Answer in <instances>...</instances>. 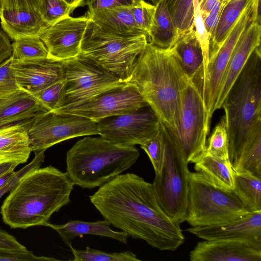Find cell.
<instances>
[{
  "mask_svg": "<svg viewBox=\"0 0 261 261\" xmlns=\"http://www.w3.org/2000/svg\"><path fill=\"white\" fill-rule=\"evenodd\" d=\"M259 2L260 0H251L252 8L251 20L260 23V17L259 14Z\"/></svg>",
  "mask_w": 261,
  "mask_h": 261,
  "instance_id": "49",
  "label": "cell"
},
{
  "mask_svg": "<svg viewBox=\"0 0 261 261\" xmlns=\"http://www.w3.org/2000/svg\"><path fill=\"white\" fill-rule=\"evenodd\" d=\"M202 0H198L199 3L200 4Z\"/></svg>",
  "mask_w": 261,
  "mask_h": 261,
  "instance_id": "56",
  "label": "cell"
},
{
  "mask_svg": "<svg viewBox=\"0 0 261 261\" xmlns=\"http://www.w3.org/2000/svg\"><path fill=\"white\" fill-rule=\"evenodd\" d=\"M64 84L63 79L32 95L47 111H55L60 107Z\"/></svg>",
  "mask_w": 261,
  "mask_h": 261,
  "instance_id": "38",
  "label": "cell"
},
{
  "mask_svg": "<svg viewBox=\"0 0 261 261\" xmlns=\"http://www.w3.org/2000/svg\"><path fill=\"white\" fill-rule=\"evenodd\" d=\"M130 10L136 23L148 38L154 18L155 6L142 0L130 6Z\"/></svg>",
  "mask_w": 261,
  "mask_h": 261,
  "instance_id": "39",
  "label": "cell"
},
{
  "mask_svg": "<svg viewBox=\"0 0 261 261\" xmlns=\"http://www.w3.org/2000/svg\"><path fill=\"white\" fill-rule=\"evenodd\" d=\"M251 0L220 46L209 56L206 81L202 97L206 115V124L210 128L215 111L218 87L233 48L240 36L251 21Z\"/></svg>",
  "mask_w": 261,
  "mask_h": 261,
  "instance_id": "14",
  "label": "cell"
},
{
  "mask_svg": "<svg viewBox=\"0 0 261 261\" xmlns=\"http://www.w3.org/2000/svg\"><path fill=\"white\" fill-rule=\"evenodd\" d=\"M33 118L0 128V164L27 162L32 152L28 130Z\"/></svg>",
  "mask_w": 261,
  "mask_h": 261,
  "instance_id": "20",
  "label": "cell"
},
{
  "mask_svg": "<svg viewBox=\"0 0 261 261\" xmlns=\"http://www.w3.org/2000/svg\"><path fill=\"white\" fill-rule=\"evenodd\" d=\"M61 61L65 84L59 109L81 104L126 84L79 55Z\"/></svg>",
  "mask_w": 261,
  "mask_h": 261,
  "instance_id": "9",
  "label": "cell"
},
{
  "mask_svg": "<svg viewBox=\"0 0 261 261\" xmlns=\"http://www.w3.org/2000/svg\"><path fill=\"white\" fill-rule=\"evenodd\" d=\"M171 48L188 77L202 94L204 77L203 57L195 30L179 34Z\"/></svg>",
  "mask_w": 261,
  "mask_h": 261,
  "instance_id": "21",
  "label": "cell"
},
{
  "mask_svg": "<svg viewBox=\"0 0 261 261\" xmlns=\"http://www.w3.org/2000/svg\"><path fill=\"white\" fill-rule=\"evenodd\" d=\"M89 197L105 220L128 237L162 251L176 250L184 243L180 224L161 207L152 184L137 174H119Z\"/></svg>",
  "mask_w": 261,
  "mask_h": 261,
  "instance_id": "1",
  "label": "cell"
},
{
  "mask_svg": "<svg viewBox=\"0 0 261 261\" xmlns=\"http://www.w3.org/2000/svg\"><path fill=\"white\" fill-rule=\"evenodd\" d=\"M250 1L229 0L226 2L210 41L209 56L222 44Z\"/></svg>",
  "mask_w": 261,
  "mask_h": 261,
  "instance_id": "30",
  "label": "cell"
},
{
  "mask_svg": "<svg viewBox=\"0 0 261 261\" xmlns=\"http://www.w3.org/2000/svg\"><path fill=\"white\" fill-rule=\"evenodd\" d=\"M44 151L34 152L35 157L28 165L20 170L15 172L14 175L8 182L0 188V198L6 193L10 192L18 183L19 180L31 170L40 167L44 162L45 155Z\"/></svg>",
  "mask_w": 261,
  "mask_h": 261,
  "instance_id": "41",
  "label": "cell"
},
{
  "mask_svg": "<svg viewBox=\"0 0 261 261\" xmlns=\"http://www.w3.org/2000/svg\"><path fill=\"white\" fill-rule=\"evenodd\" d=\"M231 164L234 172L249 173L261 178V119L251 126Z\"/></svg>",
  "mask_w": 261,
  "mask_h": 261,
  "instance_id": "26",
  "label": "cell"
},
{
  "mask_svg": "<svg viewBox=\"0 0 261 261\" xmlns=\"http://www.w3.org/2000/svg\"><path fill=\"white\" fill-rule=\"evenodd\" d=\"M229 142L230 163L238 154L246 135L261 119L260 46L252 53L227 94L222 107Z\"/></svg>",
  "mask_w": 261,
  "mask_h": 261,
  "instance_id": "5",
  "label": "cell"
},
{
  "mask_svg": "<svg viewBox=\"0 0 261 261\" xmlns=\"http://www.w3.org/2000/svg\"><path fill=\"white\" fill-rule=\"evenodd\" d=\"M189 79L171 47L162 48L148 42L124 82L135 86L160 121L176 132L182 90Z\"/></svg>",
  "mask_w": 261,
  "mask_h": 261,
  "instance_id": "2",
  "label": "cell"
},
{
  "mask_svg": "<svg viewBox=\"0 0 261 261\" xmlns=\"http://www.w3.org/2000/svg\"><path fill=\"white\" fill-rule=\"evenodd\" d=\"M225 3L226 2H221L202 18L205 28L210 36V40L213 37L220 14Z\"/></svg>",
  "mask_w": 261,
  "mask_h": 261,
  "instance_id": "44",
  "label": "cell"
},
{
  "mask_svg": "<svg viewBox=\"0 0 261 261\" xmlns=\"http://www.w3.org/2000/svg\"><path fill=\"white\" fill-rule=\"evenodd\" d=\"M168 130L188 164L195 163L206 152L210 129L206 124L205 109L202 94L190 79L182 90L178 129Z\"/></svg>",
  "mask_w": 261,
  "mask_h": 261,
  "instance_id": "10",
  "label": "cell"
},
{
  "mask_svg": "<svg viewBox=\"0 0 261 261\" xmlns=\"http://www.w3.org/2000/svg\"><path fill=\"white\" fill-rule=\"evenodd\" d=\"M3 8L36 10L39 12L40 0H2Z\"/></svg>",
  "mask_w": 261,
  "mask_h": 261,
  "instance_id": "45",
  "label": "cell"
},
{
  "mask_svg": "<svg viewBox=\"0 0 261 261\" xmlns=\"http://www.w3.org/2000/svg\"><path fill=\"white\" fill-rule=\"evenodd\" d=\"M194 164L195 170L213 185L232 191L234 171L229 160H220L205 152Z\"/></svg>",
  "mask_w": 261,
  "mask_h": 261,
  "instance_id": "27",
  "label": "cell"
},
{
  "mask_svg": "<svg viewBox=\"0 0 261 261\" xmlns=\"http://www.w3.org/2000/svg\"><path fill=\"white\" fill-rule=\"evenodd\" d=\"M193 2L194 10V30L196 37L201 45L203 57V87L206 79L208 64L210 36L204 24L199 1L198 0H193Z\"/></svg>",
  "mask_w": 261,
  "mask_h": 261,
  "instance_id": "36",
  "label": "cell"
},
{
  "mask_svg": "<svg viewBox=\"0 0 261 261\" xmlns=\"http://www.w3.org/2000/svg\"><path fill=\"white\" fill-rule=\"evenodd\" d=\"M0 248L25 250L27 248L8 232L0 228Z\"/></svg>",
  "mask_w": 261,
  "mask_h": 261,
  "instance_id": "46",
  "label": "cell"
},
{
  "mask_svg": "<svg viewBox=\"0 0 261 261\" xmlns=\"http://www.w3.org/2000/svg\"><path fill=\"white\" fill-rule=\"evenodd\" d=\"M12 48L9 37L0 29V65L12 56Z\"/></svg>",
  "mask_w": 261,
  "mask_h": 261,
  "instance_id": "47",
  "label": "cell"
},
{
  "mask_svg": "<svg viewBox=\"0 0 261 261\" xmlns=\"http://www.w3.org/2000/svg\"><path fill=\"white\" fill-rule=\"evenodd\" d=\"M154 5H156L160 0H151Z\"/></svg>",
  "mask_w": 261,
  "mask_h": 261,
  "instance_id": "53",
  "label": "cell"
},
{
  "mask_svg": "<svg viewBox=\"0 0 261 261\" xmlns=\"http://www.w3.org/2000/svg\"><path fill=\"white\" fill-rule=\"evenodd\" d=\"M147 43L145 35L134 37L115 35L102 30L90 19L79 56L124 82Z\"/></svg>",
  "mask_w": 261,
  "mask_h": 261,
  "instance_id": "6",
  "label": "cell"
},
{
  "mask_svg": "<svg viewBox=\"0 0 261 261\" xmlns=\"http://www.w3.org/2000/svg\"><path fill=\"white\" fill-rule=\"evenodd\" d=\"M198 242L190 251L191 261H260L261 246L236 239Z\"/></svg>",
  "mask_w": 261,
  "mask_h": 261,
  "instance_id": "18",
  "label": "cell"
},
{
  "mask_svg": "<svg viewBox=\"0 0 261 261\" xmlns=\"http://www.w3.org/2000/svg\"><path fill=\"white\" fill-rule=\"evenodd\" d=\"M155 6L154 18L148 42L162 48H171L179 36V31L172 20L165 0H160Z\"/></svg>",
  "mask_w": 261,
  "mask_h": 261,
  "instance_id": "28",
  "label": "cell"
},
{
  "mask_svg": "<svg viewBox=\"0 0 261 261\" xmlns=\"http://www.w3.org/2000/svg\"><path fill=\"white\" fill-rule=\"evenodd\" d=\"M222 2V0H202L199 4L202 18Z\"/></svg>",
  "mask_w": 261,
  "mask_h": 261,
  "instance_id": "48",
  "label": "cell"
},
{
  "mask_svg": "<svg viewBox=\"0 0 261 261\" xmlns=\"http://www.w3.org/2000/svg\"><path fill=\"white\" fill-rule=\"evenodd\" d=\"M0 260L11 261H54V257L38 256L30 251L0 248Z\"/></svg>",
  "mask_w": 261,
  "mask_h": 261,
  "instance_id": "42",
  "label": "cell"
},
{
  "mask_svg": "<svg viewBox=\"0 0 261 261\" xmlns=\"http://www.w3.org/2000/svg\"><path fill=\"white\" fill-rule=\"evenodd\" d=\"M148 105L134 85H124L107 91L79 105L55 111L88 118L95 122L112 116L126 113Z\"/></svg>",
  "mask_w": 261,
  "mask_h": 261,
  "instance_id": "13",
  "label": "cell"
},
{
  "mask_svg": "<svg viewBox=\"0 0 261 261\" xmlns=\"http://www.w3.org/2000/svg\"><path fill=\"white\" fill-rule=\"evenodd\" d=\"M12 57L13 60H21L48 57L47 49L39 37L29 36L14 40Z\"/></svg>",
  "mask_w": 261,
  "mask_h": 261,
  "instance_id": "32",
  "label": "cell"
},
{
  "mask_svg": "<svg viewBox=\"0 0 261 261\" xmlns=\"http://www.w3.org/2000/svg\"><path fill=\"white\" fill-rule=\"evenodd\" d=\"M164 158L160 171L155 174L153 191L161 207L173 221L181 224L188 213L191 172L188 163L161 121Z\"/></svg>",
  "mask_w": 261,
  "mask_h": 261,
  "instance_id": "7",
  "label": "cell"
},
{
  "mask_svg": "<svg viewBox=\"0 0 261 261\" xmlns=\"http://www.w3.org/2000/svg\"><path fill=\"white\" fill-rule=\"evenodd\" d=\"M3 9V1L0 0V11Z\"/></svg>",
  "mask_w": 261,
  "mask_h": 261,
  "instance_id": "55",
  "label": "cell"
},
{
  "mask_svg": "<svg viewBox=\"0 0 261 261\" xmlns=\"http://www.w3.org/2000/svg\"><path fill=\"white\" fill-rule=\"evenodd\" d=\"M15 171L8 172L0 176V188L5 185L15 174Z\"/></svg>",
  "mask_w": 261,
  "mask_h": 261,
  "instance_id": "51",
  "label": "cell"
},
{
  "mask_svg": "<svg viewBox=\"0 0 261 261\" xmlns=\"http://www.w3.org/2000/svg\"><path fill=\"white\" fill-rule=\"evenodd\" d=\"M73 10L64 0H40L39 12L49 26L69 16Z\"/></svg>",
  "mask_w": 261,
  "mask_h": 261,
  "instance_id": "35",
  "label": "cell"
},
{
  "mask_svg": "<svg viewBox=\"0 0 261 261\" xmlns=\"http://www.w3.org/2000/svg\"><path fill=\"white\" fill-rule=\"evenodd\" d=\"M97 122L98 134L118 145H141L159 130L161 121L149 105L131 112L110 116Z\"/></svg>",
  "mask_w": 261,
  "mask_h": 261,
  "instance_id": "12",
  "label": "cell"
},
{
  "mask_svg": "<svg viewBox=\"0 0 261 261\" xmlns=\"http://www.w3.org/2000/svg\"><path fill=\"white\" fill-rule=\"evenodd\" d=\"M260 23L251 19L240 36L231 54L218 87L215 111L221 108L227 94L249 57L260 46Z\"/></svg>",
  "mask_w": 261,
  "mask_h": 261,
  "instance_id": "17",
  "label": "cell"
},
{
  "mask_svg": "<svg viewBox=\"0 0 261 261\" xmlns=\"http://www.w3.org/2000/svg\"><path fill=\"white\" fill-rule=\"evenodd\" d=\"M140 146L148 156L155 174L159 173L164 158V143L160 127L156 134L143 142Z\"/></svg>",
  "mask_w": 261,
  "mask_h": 261,
  "instance_id": "37",
  "label": "cell"
},
{
  "mask_svg": "<svg viewBox=\"0 0 261 261\" xmlns=\"http://www.w3.org/2000/svg\"><path fill=\"white\" fill-rule=\"evenodd\" d=\"M206 153L220 160H229V142L224 117L215 126L210 136Z\"/></svg>",
  "mask_w": 261,
  "mask_h": 261,
  "instance_id": "34",
  "label": "cell"
},
{
  "mask_svg": "<svg viewBox=\"0 0 261 261\" xmlns=\"http://www.w3.org/2000/svg\"><path fill=\"white\" fill-rule=\"evenodd\" d=\"M70 248L73 261H140L137 255L129 250L121 252L107 253L87 247L84 250Z\"/></svg>",
  "mask_w": 261,
  "mask_h": 261,
  "instance_id": "33",
  "label": "cell"
},
{
  "mask_svg": "<svg viewBox=\"0 0 261 261\" xmlns=\"http://www.w3.org/2000/svg\"><path fill=\"white\" fill-rule=\"evenodd\" d=\"M90 19L86 16L65 17L47 27L39 36L48 58L63 61L77 57Z\"/></svg>",
  "mask_w": 261,
  "mask_h": 261,
  "instance_id": "15",
  "label": "cell"
},
{
  "mask_svg": "<svg viewBox=\"0 0 261 261\" xmlns=\"http://www.w3.org/2000/svg\"><path fill=\"white\" fill-rule=\"evenodd\" d=\"M1 27L11 39L39 37L49 25L38 11L3 8L0 11Z\"/></svg>",
  "mask_w": 261,
  "mask_h": 261,
  "instance_id": "22",
  "label": "cell"
},
{
  "mask_svg": "<svg viewBox=\"0 0 261 261\" xmlns=\"http://www.w3.org/2000/svg\"><path fill=\"white\" fill-rule=\"evenodd\" d=\"M133 4H136L139 2H140L142 0H130Z\"/></svg>",
  "mask_w": 261,
  "mask_h": 261,
  "instance_id": "54",
  "label": "cell"
},
{
  "mask_svg": "<svg viewBox=\"0 0 261 261\" xmlns=\"http://www.w3.org/2000/svg\"><path fill=\"white\" fill-rule=\"evenodd\" d=\"M130 0H84L83 6H87L88 10L112 8L120 6H130Z\"/></svg>",
  "mask_w": 261,
  "mask_h": 261,
  "instance_id": "43",
  "label": "cell"
},
{
  "mask_svg": "<svg viewBox=\"0 0 261 261\" xmlns=\"http://www.w3.org/2000/svg\"><path fill=\"white\" fill-rule=\"evenodd\" d=\"M46 111L32 95L19 89L0 99V128L33 118Z\"/></svg>",
  "mask_w": 261,
  "mask_h": 261,
  "instance_id": "24",
  "label": "cell"
},
{
  "mask_svg": "<svg viewBox=\"0 0 261 261\" xmlns=\"http://www.w3.org/2000/svg\"><path fill=\"white\" fill-rule=\"evenodd\" d=\"M205 240H242L261 246V211L215 225L192 227L186 230Z\"/></svg>",
  "mask_w": 261,
  "mask_h": 261,
  "instance_id": "19",
  "label": "cell"
},
{
  "mask_svg": "<svg viewBox=\"0 0 261 261\" xmlns=\"http://www.w3.org/2000/svg\"><path fill=\"white\" fill-rule=\"evenodd\" d=\"M229 1V0H226V2H227V1Z\"/></svg>",
  "mask_w": 261,
  "mask_h": 261,
  "instance_id": "58",
  "label": "cell"
},
{
  "mask_svg": "<svg viewBox=\"0 0 261 261\" xmlns=\"http://www.w3.org/2000/svg\"><path fill=\"white\" fill-rule=\"evenodd\" d=\"M110 225V223L105 219L91 222L71 220L63 224H53L49 222L46 226L56 231L68 247L71 245L72 240L85 234L110 238L126 244L128 236L123 231L112 229Z\"/></svg>",
  "mask_w": 261,
  "mask_h": 261,
  "instance_id": "25",
  "label": "cell"
},
{
  "mask_svg": "<svg viewBox=\"0 0 261 261\" xmlns=\"http://www.w3.org/2000/svg\"><path fill=\"white\" fill-rule=\"evenodd\" d=\"M17 166V164L14 163L0 164V176L8 172L14 171L15 168Z\"/></svg>",
  "mask_w": 261,
  "mask_h": 261,
  "instance_id": "50",
  "label": "cell"
},
{
  "mask_svg": "<svg viewBox=\"0 0 261 261\" xmlns=\"http://www.w3.org/2000/svg\"><path fill=\"white\" fill-rule=\"evenodd\" d=\"M74 185L66 172L53 166L31 170L3 202L4 222L12 228L46 226L54 213L69 204Z\"/></svg>",
  "mask_w": 261,
  "mask_h": 261,
  "instance_id": "3",
  "label": "cell"
},
{
  "mask_svg": "<svg viewBox=\"0 0 261 261\" xmlns=\"http://www.w3.org/2000/svg\"><path fill=\"white\" fill-rule=\"evenodd\" d=\"M12 60L11 56L0 65V99L20 89L11 67Z\"/></svg>",
  "mask_w": 261,
  "mask_h": 261,
  "instance_id": "40",
  "label": "cell"
},
{
  "mask_svg": "<svg viewBox=\"0 0 261 261\" xmlns=\"http://www.w3.org/2000/svg\"><path fill=\"white\" fill-rule=\"evenodd\" d=\"M11 67L19 88L31 95L64 79L61 61L48 57L13 59Z\"/></svg>",
  "mask_w": 261,
  "mask_h": 261,
  "instance_id": "16",
  "label": "cell"
},
{
  "mask_svg": "<svg viewBox=\"0 0 261 261\" xmlns=\"http://www.w3.org/2000/svg\"><path fill=\"white\" fill-rule=\"evenodd\" d=\"M232 191L249 212L261 211V178L234 171Z\"/></svg>",
  "mask_w": 261,
  "mask_h": 261,
  "instance_id": "29",
  "label": "cell"
},
{
  "mask_svg": "<svg viewBox=\"0 0 261 261\" xmlns=\"http://www.w3.org/2000/svg\"><path fill=\"white\" fill-rule=\"evenodd\" d=\"M97 122L88 118L56 111L41 113L33 118L28 130L32 151H45L65 140L98 135Z\"/></svg>",
  "mask_w": 261,
  "mask_h": 261,
  "instance_id": "11",
  "label": "cell"
},
{
  "mask_svg": "<svg viewBox=\"0 0 261 261\" xmlns=\"http://www.w3.org/2000/svg\"><path fill=\"white\" fill-rule=\"evenodd\" d=\"M165 2L172 20L179 34L194 29L193 0H165Z\"/></svg>",
  "mask_w": 261,
  "mask_h": 261,
  "instance_id": "31",
  "label": "cell"
},
{
  "mask_svg": "<svg viewBox=\"0 0 261 261\" xmlns=\"http://www.w3.org/2000/svg\"><path fill=\"white\" fill-rule=\"evenodd\" d=\"M140 153L134 146H122L101 137H86L66 153V173L83 189L100 187L130 168Z\"/></svg>",
  "mask_w": 261,
  "mask_h": 261,
  "instance_id": "4",
  "label": "cell"
},
{
  "mask_svg": "<svg viewBox=\"0 0 261 261\" xmlns=\"http://www.w3.org/2000/svg\"><path fill=\"white\" fill-rule=\"evenodd\" d=\"M223 2H226V0H222Z\"/></svg>",
  "mask_w": 261,
  "mask_h": 261,
  "instance_id": "57",
  "label": "cell"
},
{
  "mask_svg": "<svg viewBox=\"0 0 261 261\" xmlns=\"http://www.w3.org/2000/svg\"><path fill=\"white\" fill-rule=\"evenodd\" d=\"M249 213L232 190L213 185L199 172H191L186 221L192 227L222 223Z\"/></svg>",
  "mask_w": 261,
  "mask_h": 261,
  "instance_id": "8",
  "label": "cell"
},
{
  "mask_svg": "<svg viewBox=\"0 0 261 261\" xmlns=\"http://www.w3.org/2000/svg\"><path fill=\"white\" fill-rule=\"evenodd\" d=\"M67 4L70 6L73 9L82 6L84 0H64Z\"/></svg>",
  "mask_w": 261,
  "mask_h": 261,
  "instance_id": "52",
  "label": "cell"
},
{
  "mask_svg": "<svg viewBox=\"0 0 261 261\" xmlns=\"http://www.w3.org/2000/svg\"><path fill=\"white\" fill-rule=\"evenodd\" d=\"M86 15L109 33L124 37L146 36L136 23L130 6L88 10Z\"/></svg>",
  "mask_w": 261,
  "mask_h": 261,
  "instance_id": "23",
  "label": "cell"
}]
</instances>
